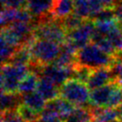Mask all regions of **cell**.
<instances>
[{
  "label": "cell",
  "instance_id": "obj_31",
  "mask_svg": "<svg viewBox=\"0 0 122 122\" xmlns=\"http://www.w3.org/2000/svg\"><path fill=\"white\" fill-rule=\"evenodd\" d=\"M119 112H120V113H121V116H122V103H121V105L119 106Z\"/></svg>",
  "mask_w": 122,
  "mask_h": 122
},
{
  "label": "cell",
  "instance_id": "obj_29",
  "mask_svg": "<svg viewBox=\"0 0 122 122\" xmlns=\"http://www.w3.org/2000/svg\"><path fill=\"white\" fill-rule=\"evenodd\" d=\"M114 14H115L116 19L118 20L119 25H120V27L122 29V0L115 6Z\"/></svg>",
  "mask_w": 122,
  "mask_h": 122
},
{
  "label": "cell",
  "instance_id": "obj_12",
  "mask_svg": "<svg viewBox=\"0 0 122 122\" xmlns=\"http://www.w3.org/2000/svg\"><path fill=\"white\" fill-rule=\"evenodd\" d=\"M36 91L47 102H51L60 95V87L46 77H39Z\"/></svg>",
  "mask_w": 122,
  "mask_h": 122
},
{
  "label": "cell",
  "instance_id": "obj_21",
  "mask_svg": "<svg viewBox=\"0 0 122 122\" xmlns=\"http://www.w3.org/2000/svg\"><path fill=\"white\" fill-rule=\"evenodd\" d=\"M75 10L74 14L83 18L84 20H89L91 17V10L88 0H74Z\"/></svg>",
  "mask_w": 122,
  "mask_h": 122
},
{
  "label": "cell",
  "instance_id": "obj_26",
  "mask_svg": "<svg viewBox=\"0 0 122 122\" xmlns=\"http://www.w3.org/2000/svg\"><path fill=\"white\" fill-rule=\"evenodd\" d=\"M112 72L114 75V79L115 82L119 84V86L122 87V55L121 54H117L116 55V60L114 64L112 67Z\"/></svg>",
  "mask_w": 122,
  "mask_h": 122
},
{
  "label": "cell",
  "instance_id": "obj_15",
  "mask_svg": "<svg viewBox=\"0 0 122 122\" xmlns=\"http://www.w3.org/2000/svg\"><path fill=\"white\" fill-rule=\"evenodd\" d=\"M7 63L17 65V66L30 67L31 63H32V56H31L30 46H20Z\"/></svg>",
  "mask_w": 122,
  "mask_h": 122
},
{
  "label": "cell",
  "instance_id": "obj_19",
  "mask_svg": "<svg viewBox=\"0 0 122 122\" xmlns=\"http://www.w3.org/2000/svg\"><path fill=\"white\" fill-rule=\"evenodd\" d=\"M86 20H84L83 18L78 16L77 14H72L71 15L65 18L64 20H61V21L63 28H64L66 32H67V34H68L71 31H73L81 27L82 25L85 23Z\"/></svg>",
  "mask_w": 122,
  "mask_h": 122
},
{
  "label": "cell",
  "instance_id": "obj_18",
  "mask_svg": "<svg viewBox=\"0 0 122 122\" xmlns=\"http://www.w3.org/2000/svg\"><path fill=\"white\" fill-rule=\"evenodd\" d=\"M65 122H94L91 107L76 108Z\"/></svg>",
  "mask_w": 122,
  "mask_h": 122
},
{
  "label": "cell",
  "instance_id": "obj_30",
  "mask_svg": "<svg viewBox=\"0 0 122 122\" xmlns=\"http://www.w3.org/2000/svg\"><path fill=\"white\" fill-rule=\"evenodd\" d=\"M121 0H102L103 7L107 9H114Z\"/></svg>",
  "mask_w": 122,
  "mask_h": 122
},
{
  "label": "cell",
  "instance_id": "obj_9",
  "mask_svg": "<svg viewBox=\"0 0 122 122\" xmlns=\"http://www.w3.org/2000/svg\"><path fill=\"white\" fill-rule=\"evenodd\" d=\"M53 3L54 0H27L25 8L30 13L34 21H37L52 16Z\"/></svg>",
  "mask_w": 122,
  "mask_h": 122
},
{
  "label": "cell",
  "instance_id": "obj_32",
  "mask_svg": "<svg viewBox=\"0 0 122 122\" xmlns=\"http://www.w3.org/2000/svg\"><path fill=\"white\" fill-rule=\"evenodd\" d=\"M120 122H122V120H121V121H120Z\"/></svg>",
  "mask_w": 122,
  "mask_h": 122
},
{
  "label": "cell",
  "instance_id": "obj_2",
  "mask_svg": "<svg viewBox=\"0 0 122 122\" xmlns=\"http://www.w3.org/2000/svg\"><path fill=\"white\" fill-rule=\"evenodd\" d=\"M115 60L116 55H110L93 43L84 46L77 53V64L91 70L112 68Z\"/></svg>",
  "mask_w": 122,
  "mask_h": 122
},
{
  "label": "cell",
  "instance_id": "obj_33",
  "mask_svg": "<svg viewBox=\"0 0 122 122\" xmlns=\"http://www.w3.org/2000/svg\"><path fill=\"white\" fill-rule=\"evenodd\" d=\"M119 122H120V121H119Z\"/></svg>",
  "mask_w": 122,
  "mask_h": 122
},
{
  "label": "cell",
  "instance_id": "obj_10",
  "mask_svg": "<svg viewBox=\"0 0 122 122\" xmlns=\"http://www.w3.org/2000/svg\"><path fill=\"white\" fill-rule=\"evenodd\" d=\"M114 81L115 79L112 68H101L92 71L86 85L89 89L95 90Z\"/></svg>",
  "mask_w": 122,
  "mask_h": 122
},
{
  "label": "cell",
  "instance_id": "obj_25",
  "mask_svg": "<svg viewBox=\"0 0 122 122\" xmlns=\"http://www.w3.org/2000/svg\"><path fill=\"white\" fill-rule=\"evenodd\" d=\"M74 78L78 79L79 81L83 82V83H87L89 77L91 75L92 71L94 70L87 68V67H84V66H80V65H76L74 68Z\"/></svg>",
  "mask_w": 122,
  "mask_h": 122
},
{
  "label": "cell",
  "instance_id": "obj_23",
  "mask_svg": "<svg viewBox=\"0 0 122 122\" xmlns=\"http://www.w3.org/2000/svg\"><path fill=\"white\" fill-rule=\"evenodd\" d=\"M18 9L13 8H3L1 12V26L5 28L16 21Z\"/></svg>",
  "mask_w": 122,
  "mask_h": 122
},
{
  "label": "cell",
  "instance_id": "obj_8",
  "mask_svg": "<svg viewBox=\"0 0 122 122\" xmlns=\"http://www.w3.org/2000/svg\"><path fill=\"white\" fill-rule=\"evenodd\" d=\"M117 86L118 83L114 81L104 86L92 90L90 93V105L98 108H110Z\"/></svg>",
  "mask_w": 122,
  "mask_h": 122
},
{
  "label": "cell",
  "instance_id": "obj_11",
  "mask_svg": "<svg viewBox=\"0 0 122 122\" xmlns=\"http://www.w3.org/2000/svg\"><path fill=\"white\" fill-rule=\"evenodd\" d=\"M94 122H119L122 120L119 109L98 108L91 106Z\"/></svg>",
  "mask_w": 122,
  "mask_h": 122
},
{
  "label": "cell",
  "instance_id": "obj_7",
  "mask_svg": "<svg viewBox=\"0 0 122 122\" xmlns=\"http://www.w3.org/2000/svg\"><path fill=\"white\" fill-rule=\"evenodd\" d=\"M94 31L95 24L93 20H86L80 28L67 34V42L73 46L78 51L91 43Z\"/></svg>",
  "mask_w": 122,
  "mask_h": 122
},
{
  "label": "cell",
  "instance_id": "obj_4",
  "mask_svg": "<svg viewBox=\"0 0 122 122\" xmlns=\"http://www.w3.org/2000/svg\"><path fill=\"white\" fill-rule=\"evenodd\" d=\"M60 95L76 108H85L90 103L89 87L75 78L68 79L60 86Z\"/></svg>",
  "mask_w": 122,
  "mask_h": 122
},
{
  "label": "cell",
  "instance_id": "obj_24",
  "mask_svg": "<svg viewBox=\"0 0 122 122\" xmlns=\"http://www.w3.org/2000/svg\"><path fill=\"white\" fill-rule=\"evenodd\" d=\"M18 49L19 48L15 47L14 46L8 44L5 41L1 39V59H2V64L7 63L8 61H10Z\"/></svg>",
  "mask_w": 122,
  "mask_h": 122
},
{
  "label": "cell",
  "instance_id": "obj_22",
  "mask_svg": "<svg viewBox=\"0 0 122 122\" xmlns=\"http://www.w3.org/2000/svg\"><path fill=\"white\" fill-rule=\"evenodd\" d=\"M109 39L111 40L112 44L115 48L117 54H122V29L121 27L116 28L113 30L107 35Z\"/></svg>",
  "mask_w": 122,
  "mask_h": 122
},
{
  "label": "cell",
  "instance_id": "obj_5",
  "mask_svg": "<svg viewBox=\"0 0 122 122\" xmlns=\"http://www.w3.org/2000/svg\"><path fill=\"white\" fill-rule=\"evenodd\" d=\"M30 67L5 63L1 68V90L2 93L17 94L19 86L29 74Z\"/></svg>",
  "mask_w": 122,
  "mask_h": 122
},
{
  "label": "cell",
  "instance_id": "obj_17",
  "mask_svg": "<svg viewBox=\"0 0 122 122\" xmlns=\"http://www.w3.org/2000/svg\"><path fill=\"white\" fill-rule=\"evenodd\" d=\"M21 103V95L20 94H1V111H17L19 105Z\"/></svg>",
  "mask_w": 122,
  "mask_h": 122
},
{
  "label": "cell",
  "instance_id": "obj_1",
  "mask_svg": "<svg viewBox=\"0 0 122 122\" xmlns=\"http://www.w3.org/2000/svg\"><path fill=\"white\" fill-rule=\"evenodd\" d=\"M32 63L31 71L54 63L60 55L61 46L52 41L44 39H35L30 45Z\"/></svg>",
  "mask_w": 122,
  "mask_h": 122
},
{
  "label": "cell",
  "instance_id": "obj_28",
  "mask_svg": "<svg viewBox=\"0 0 122 122\" xmlns=\"http://www.w3.org/2000/svg\"><path fill=\"white\" fill-rule=\"evenodd\" d=\"M3 8H13V9H20L25 8L27 0H1Z\"/></svg>",
  "mask_w": 122,
  "mask_h": 122
},
{
  "label": "cell",
  "instance_id": "obj_16",
  "mask_svg": "<svg viewBox=\"0 0 122 122\" xmlns=\"http://www.w3.org/2000/svg\"><path fill=\"white\" fill-rule=\"evenodd\" d=\"M38 80H39V75L35 71H30L29 74L23 78V80L20 82L18 89V94H20V95H24L35 92L37 90Z\"/></svg>",
  "mask_w": 122,
  "mask_h": 122
},
{
  "label": "cell",
  "instance_id": "obj_13",
  "mask_svg": "<svg viewBox=\"0 0 122 122\" xmlns=\"http://www.w3.org/2000/svg\"><path fill=\"white\" fill-rule=\"evenodd\" d=\"M74 0H54L52 8V17L57 20H62L74 14Z\"/></svg>",
  "mask_w": 122,
  "mask_h": 122
},
{
  "label": "cell",
  "instance_id": "obj_6",
  "mask_svg": "<svg viewBox=\"0 0 122 122\" xmlns=\"http://www.w3.org/2000/svg\"><path fill=\"white\" fill-rule=\"evenodd\" d=\"M39 77H46L54 82L59 87L65 81L74 77V70L72 68H65L55 64L46 65L35 70Z\"/></svg>",
  "mask_w": 122,
  "mask_h": 122
},
{
  "label": "cell",
  "instance_id": "obj_3",
  "mask_svg": "<svg viewBox=\"0 0 122 122\" xmlns=\"http://www.w3.org/2000/svg\"><path fill=\"white\" fill-rule=\"evenodd\" d=\"M33 35L36 39H44L62 46L67 42V32L61 24L50 16L43 20L34 21Z\"/></svg>",
  "mask_w": 122,
  "mask_h": 122
},
{
  "label": "cell",
  "instance_id": "obj_27",
  "mask_svg": "<svg viewBox=\"0 0 122 122\" xmlns=\"http://www.w3.org/2000/svg\"><path fill=\"white\" fill-rule=\"evenodd\" d=\"M1 122H26L17 111H7L1 114Z\"/></svg>",
  "mask_w": 122,
  "mask_h": 122
},
{
  "label": "cell",
  "instance_id": "obj_14",
  "mask_svg": "<svg viewBox=\"0 0 122 122\" xmlns=\"http://www.w3.org/2000/svg\"><path fill=\"white\" fill-rule=\"evenodd\" d=\"M21 102L39 114L42 113L46 106V101L37 91L21 95Z\"/></svg>",
  "mask_w": 122,
  "mask_h": 122
},
{
  "label": "cell",
  "instance_id": "obj_20",
  "mask_svg": "<svg viewBox=\"0 0 122 122\" xmlns=\"http://www.w3.org/2000/svg\"><path fill=\"white\" fill-rule=\"evenodd\" d=\"M17 112L26 122H38L40 119L41 114L31 110L30 108H29L28 106L23 104L22 102L19 105Z\"/></svg>",
  "mask_w": 122,
  "mask_h": 122
}]
</instances>
